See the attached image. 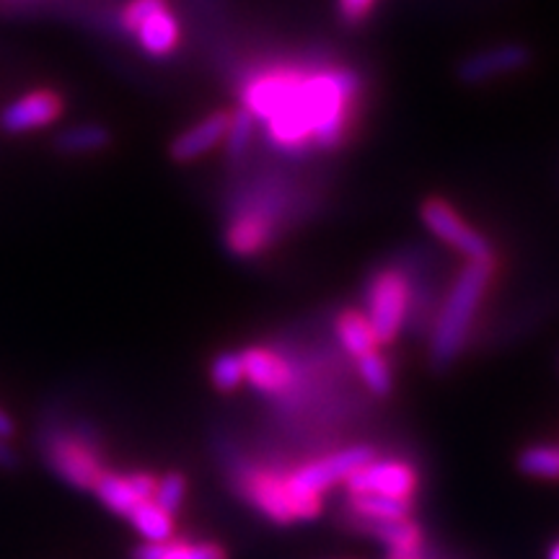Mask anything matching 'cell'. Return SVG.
I'll return each mask as SVG.
<instances>
[{
    "instance_id": "obj_1",
    "label": "cell",
    "mask_w": 559,
    "mask_h": 559,
    "mask_svg": "<svg viewBox=\"0 0 559 559\" xmlns=\"http://www.w3.org/2000/svg\"><path fill=\"white\" fill-rule=\"evenodd\" d=\"M358 75L349 70L267 68L243 83V109L262 120L277 148L304 151L309 145L337 148L349 128Z\"/></svg>"
},
{
    "instance_id": "obj_2",
    "label": "cell",
    "mask_w": 559,
    "mask_h": 559,
    "mask_svg": "<svg viewBox=\"0 0 559 559\" xmlns=\"http://www.w3.org/2000/svg\"><path fill=\"white\" fill-rule=\"evenodd\" d=\"M495 277V262H466L440 306L430 337L432 368H449L464 349L481 300Z\"/></svg>"
},
{
    "instance_id": "obj_3",
    "label": "cell",
    "mask_w": 559,
    "mask_h": 559,
    "mask_svg": "<svg viewBox=\"0 0 559 559\" xmlns=\"http://www.w3.org/2000/svg\"><path fill=\"white\" fill-rule=\"evenodd\" d=\"M45 459L50 469L75 489H94L96 479L102 477L104 464L99 445L94 438L83 436L79 430H60L47 436Z\"/></svg>"
},
{
    "instance_id": "obj_4",
    "label": "cell",
    "mask_w": 559,
    "mask_h": 559,
    "mask_svg": "<svg viewBox=\"0 0 559 559\" xmlns=\"http://www.w3.org/2000/svg\"><path fill=\"white\" fill-rule=\"evenodd\" d=\"M409 304L412 285L402 270L376 272L366 293V317L373 326L379 345H389L396 340L402 324L407 321Z\"/></svg>"
},
{
    "instance_id": "obj_5",
    "label": "cell",
    "mask_w": 559,
    "mask_h": 559,
    "mask_svg": "<svg viewBox=\"0 0 559 559\" xmlns=\"http://www.w3.org/2000/svg\"><path fill=\"white\" fill-rule=\"evenodd\" d=\"M122 26L151 58H169L181 41V26L166 0H128Z\"/></svg>"
},
{
    "instance_id": "obj_6",
    "label": "cell",
    "mask_w": 559,
    "mask_h": 559,
    "mask_svg": "<svg viewBox=\"0 0 559 559\" xmlns=\"http://www.w3.org/2000/svg\"><path fill=\"white\" fill-rule=\"evenodd\" d=\"M419 218H423L425 228L430 230L436 239L449 243L451 249H456L459 254L466 257V262H495L492 243L479 234L477 228H472L469 223L459 215V210L451 202L430 198L419 207Z\"/></svg>"
},
{
    "instance_id": "obj_7",
    "label": "cell",
    "mask_w": 559,
    "mask_h": 559,
    "mask_svg": "<svg viewBox=\"0 0 559 559\" xmlns=\"http://www.w3.org/2000/svg\"><path fill=\"white\" fill-rule=\"evenodd\" d=\"M236 481H239L243 498L260 510V513L267 515L270 521H304L296 495H293V489L288 485V474L264 469V466H243Z\"/></svg>"
},
{
    "instance_id": "obj_8",
    "label": "cell",
    "mask_w": 559,
    "mask_h": 559,
    "mask_svg": "<svg viewBox=\"0 0 559 559\" xmlns=\"http://www.w3.org/2000/svg\"><path fill=\"white\" fill-rule=\"evenodd\" d=\"M347 489L353 495H383L412 502L417 492V472L412 469L407 461H368L358 472H353L345 479Z\"/></svg>"
},
{
    "instance_id": "obj_9",
    "label": "cell",
    "mask_w": 559,
    "mask_h": 559,
    "mask_svg": "<svg viewBox=\"0 0 559 559\" xmlns=\"http://www.w3.org/2000/svg\"><path fill=\"white\" fill-rule=\"evenodd\" d=\"M66 102L58 91L52 88H34L29 94L13 99L0 115V128L9 135H24L41 128H50L60 120Z\"/></svg>"
},
{
    "instance_id": "obj_10",
    "label": "cell",
    "mask_w": 559,
    "mask_h": 559,
    "mask_svg": "<svg viewBox=\"0 0 559 559\" xmlns=\"http://www.w3.org/2000/svg\"><path fill=\"white\" fill-rule=\"evenodd\" d=\"M158 479L148 472H132V474H117L104 469L102 477L96 479L94 492L107 506L111 513L124 515L128 519L130 510L140 506L143 500H153Z\"/></svg>"
},
{
    "instance_id": "obj_11",
    "label": "cell",
    "mask_w": 559,
    "mask_h": 559,
    "mask_svg": "<svg viewBox=\"0 0 559 559\" xmlns=\"http://www.w3.org/2000/svg\"><path fill=\"white\" fill-rule=\"evenodd\" d=\"M243 381L262 394H285L293 383L290 362L270 347H249L241 353Z\"/></svg>"
},
{
    "instance_id": "obj_12",
    "label": "cell",
    "mask_w": 559,
    "mask_h": 559,
    "mask_svg": "<svg viewBox=\"0 0 559 559\" xmlns=\"http://www.w3.org/2000/svg\"><path fill=\"white\" fill-rule=\"evenodd\" d=\"M531 60L528 50L523 45H500L489 50L474 52L459 66V79L464 83H485L498 79V75L515 73L526 68Z\"/></svg>"
},
{
    "instance_id": "obj_13",
    "label": "cell",
    "mask_w": 559,
    "mask_h": 559,
    "mask_svg": "<svg viewBox=\"0 0 559 559\" xmlns=\"http://www.w3.org/2000/svg\"><path fill=\"white\" fill-rule=\"evenodd\" d=\"M230 115L228 111H213V115L202 117V120L194 124V128L185 130L179 138H174L171 143V158L179 160V164H190V160H198L218 148L226 138Z\"/></svg>"
},
{
    "instance_id": "obj_14",
    "label": "cell",
    "mask_w": 559,
    "mask_h": 559,
    "mask_svg": "<svg viewBox=\"0 0 559 559\" xmlns=\"http://www.w3.org/2000/svg\"><path fill=\"white\" fill-rule=\"evenodd\" d=\"M272 218L262 210H243L230 221L226 230V243L234 254L254 257L270 247L272 241Z\"/></svg>"
},
{
    "instance_id": "obj_15",
    "label": "cell",
    "mask_w": 559,
    "mask_h": 559,
    "mask_svg": "<svg viewBox=\"0 0 559 559\" xmlns=\"http://www.w3.org/2000/svg\"><path fill=\"white\" fill-rule=\"evenodd\" d=\"M355 528L370 539L386 544L391 551H419L423 547V528L415 521H360L355 519Z\"/></svg>"
},
{
    "instance_id": "obj_16",
    "label": "cell",
    "mask_w": 559,
    "mask_h": 559,
    "mask_svg": "<svg viewBox=\"0 0 559 559\" xmlns=\"http://www.w3.org/2000/svg\"><path fill=\"white\" fill-rule=\"evenodd\" d=\"M334 330H337L340 345L345 347V353L353 355V358H360V355L379 349V340H376V332L373 326H370L366 313L355 309L342 311L337 317V324H334Z\"/></svg>"
},
{
    "instance_id": "obj_17",
    "label": "cell",
    "mask_w": 559,
    "mask_h": 559,
    "mask_svg": "<svg viewBox=\"0 0 559 559\" xmlns=\"http://www.w3.org/2000/svg\"><path fill=\"white\" fill-rule=\"evenodd\" d=\"M349 510L360 521H402L412 515V502L383 498V495H353L349 492Z\"/></svg>"
},
{
    "instance_id": "obj_18",
    "label": "cell",
    "mask_w": 559,
    "mask_h": 559,
    "mask_svg": "<svg viewBox=\"0 0 559 559\" xmlns=\"http://www.w3.org/2000/svg\"><path fill=\"white\" fill-rule=\"evenodd\" d=\"M130 523L145 542H169L174 534V515L153 500H143L130 510Z\"/></svg>"
},
{
    "instance_id": "obj_19",
    "label": "cell",
    "mask_w": 559,
    "mask_h": 559,
    "mask_svg": "<svg viewBox=\"0 0 559 559\" xmlns=\"http://www.w3.org/2000/svg\"><path fill=\"white\" fill-rule=\"evenodd\" d=\"M109 145V132L99 124H79L60 135L58 148L70 156H83V153H96Z\"/></svg>"
},
{
    "instance_id": "obj_20",
    "label": "cell",
    "mask_w": 559,
    "mask_h": 559,
    "mask_svg": "<svg viewBox=\"0 0 559 559\" xmlns=\"http://www.w3.org/2000/svg\"><path fill=\"white\" fill-rule=\"evenodd\" d=\"M523 474L536 479H559V445H531L519 456Z\"/></svg>"
},
{
    "instance_id": "obj_21",
    "label": "cell",
    "mask_w": 559,
    "mask_h": 559,
    "mask_svg": "<svg viewBox=\"0 0 559 559\" xmlns=\"http://www.w3.org/2000/svg\"><path fill=\"white\" fill-rule=\"evenodd\" d=\"M358 360V373L366 386L373 391L376 396H386L391 386H394V376H391V366L389 360L383 358L379 349H373V353H366L360 355Z\"/></svg>"
},
{
    "instance_id": "obj_22",
    "label": "cell",
    "mask_w": 559,
    "mask_h": 559,
    "mask_svg": "<svg viewBox=\"0 0 559 559\" xmlns=\"http://www.w3.org/2000/svg\"><path fill=\"white\" fill-rule=\"evenodd\" d=\"M251 132H254V117H251L243 107L239 111H234V115H230L226 138H223L230 160H241L243 156H247L249 143H251Z\"/></svg>"
},
{
    "instance_id": "obj_23",
    "label": "cell",
    "mask_w": 559,
    "mask_h": 559,
    "mask_svg": "<svg viewBox=\"0 0 559 559\" xmlns=\"http://www.w3.org/2000/svg\"><path fill=\"white\" fill-rule=\"evenodd\" d=\"M210 379H213L215 389L234 391L243 383V362L241 353H223L210 366Z\"/></svg>"
},
{
    "instance_id": "obj_24",
    "label": "cell",
    "mask_w": 559,
    "mask_h": 559,
    "mask_svg": "<svg viewBox=\"0 0 559 559\" xmlns=\"http://www.w3.org/2000/svg\"><path fill=\"white\" fill-rule=\"evenodd\" d=\"M185 495H187V479L174 472L158 479L156 492H153V502L164 508L166 513L174 515L181 508V502H185Z\"/></svg>"
},
{
    "instance_id": "obj_25",
    "label": "cell",
    "mask_w": 559,
    "mask_h": 559,
    "mask_svg": "<svg viewBox=\"0 0 559 559\" xmlns=\"http://www.w3.org/2000/svg\"><path fill=\"white\" fill-rule=\"evenodd\" d=\"M164 559H226V551L218 544H187L169 539Z\"/></svg>"
},
{
    "instance_id": "obj_26",
    "label": "cell",
    "mask_w": 559,
    "mask_h": 559,
    "mask_svg": "<svg viewBox=\"0 0 559 559\" xmlns=\"http://www.w3.org/2000/svg\"><path fill=\"white\" fill-rule=\"evenodd\" d=\"M376 0H340V13L347 24H360L373 11Z\"/></svg>"
},
{
    "instance_id": "obj_27",
    "label": "cell",
    "mask_w": 559,
    "mask_h": 559,
    "mask_svg": "<svg viewBox=\"0 0 559 559\" xmlns=\"http://www.w3.org/2000/svg\"><path fill=\"white\" fill-rule=\"evenodd\" d=\"M169 542H143L132 551V559H164Z\"/></svg>"
},
{
    "instance_id": "obj_28",
    "label": "cell",
    "mask_w": 559,
    "mask_h": 559,
    "mask_svg": "<svg viewBox=\"0 0 559 559\" xmlns=\"http://www.w3.org/2000/svg\"><path fill=\"white\" fill-rule=\"evenodd\" d=\"M19 464H21V459H19L16 449L11 445V440L0 438V469L13 472V469H19Z\"/></svg>"
},
{
    "instance_id": "obj_29",
    "label": "cell",
    "mask_w": 559,
    "mask_h": 559,
    "mask_svg": "<svg viewBox=\"0 0 559 559\" xmlns=\"http://www.w3.org/2000/svg\"><path fill=\"white\" fill-rule=\"evenodd\" d=\"M16 436V423H13V417L5 412L3 407H0V438H13Z\"/></svg>"
},
{
    "instance_id": "obj_30",
    "label": "cell",
    "mask_w": 559,
    "mask_h": 559,
    "mask_svg": "<svg viewBox=\"0 0 559 559\" xmlns=\"http://www.w3.org/2000/svg\"><path fill=\"white\" fill-rule=\"evenodd\" d=\"M389 559H419V551H391Z\"/></svg>"
},
{
    "instance_id": "obj_31",
    "label": "cell",
    "mask_w": 559,
    "mask_h": 559,
    "mask_svg": "<svg viewBox=\"0 0 559 559\" xmlns=\"http://www.w3.org/2000/svg\"><path fill=\"white\" fill-rule=\"evenodd\" d=\"M3 5H21V3H32V0H0Z\"/></svg>"
},
{
    "instance_id": "obj_32",
    "label": "cell",
    "mask_w": 559,
    "mask_h": 559,
    "mask_svg": "<svg viewBox=\"0 0 559 559\" xmlns=\"http://www.w3.org/2000/svg\"><path fill=\"white\" fill-rule=\"evenodd\" d=\"M549 559H559V542L555 544V547L549 549Z\"/></svg>"
}]
</instances>
